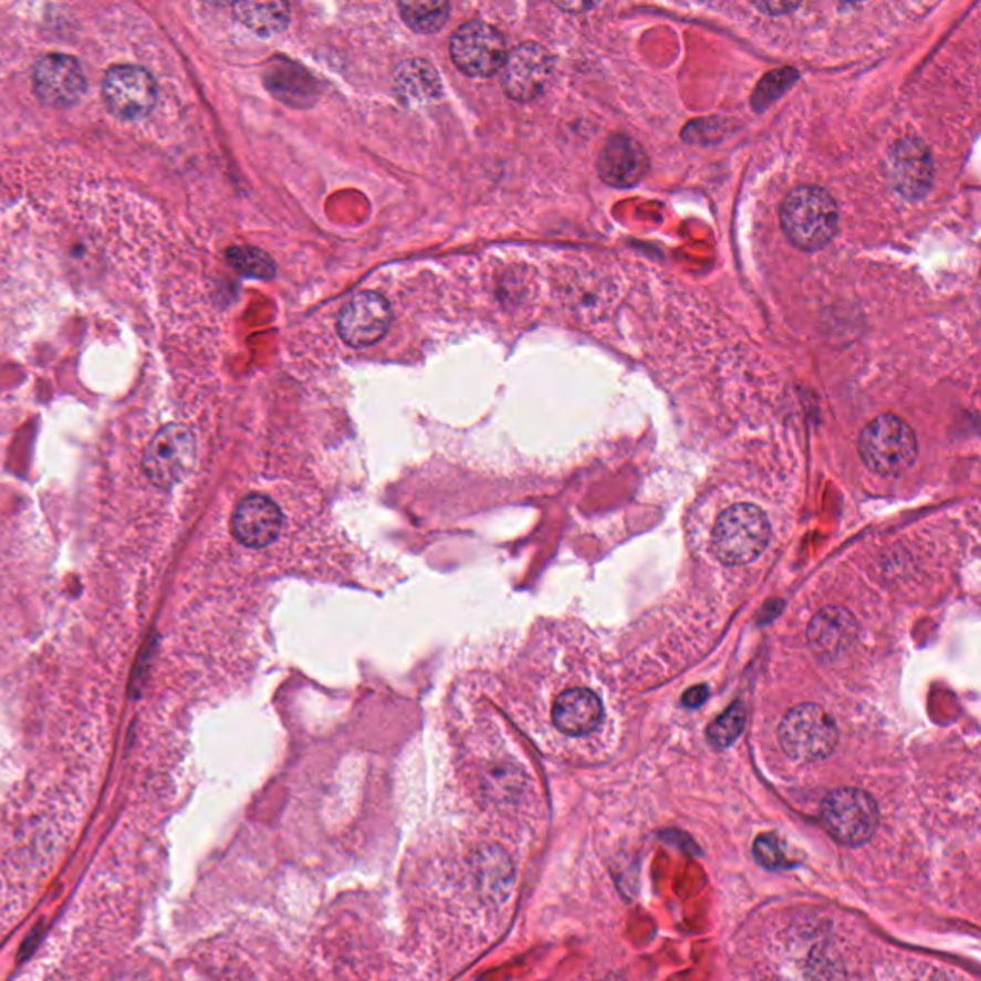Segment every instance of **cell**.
Returning a JSON list of instances; mask_svg holds the SVG:
<instances>
[{"label":"cell","mask_w":981,"mask_h":981,"mask_svg":"<svg viewBox=\"0 0 981 981\" xmlns=\"http://www.w3.org/2000/svg\"><path fill=\"white\" fill-rule=\"evenodd\" d=\"M838 221V206L823 188L797 187L782 201V230L800 250L824 248L836 234Z\"/></svg>","instance_id":"cell-1"},{"label":"cell","mask_w":981,"mask_h":981,"mask_svg":"<svg viewBox=\"0 0 981 981\" xmlns=\"http://www.w3.org/2000/svg\"><path fill=\"white\" fill-rule=\"evenodd\" d=\"M771 538L763 510L753 504H734L717 518L711 549L727 566H744L760 559Z\"/></svg>","instance_id":"cell-2"},{"label":"cell","mask_w":981,"mask_h":981,"mask_svg":"<svg viewBox=\"0 0 981 981\" xmlns=\"http://www.w3.org/2000/svg\"><path fill=\"white\" fill-rule=\"evenodd\" d=\"M917 452L915 431L897 416H878L860 431V459L874 472L884 476L902 472L917 460Z\"/></svg>","instance_id":"cell-3"},{"label":"cell","mask_w":981,"mask_h":981,"mask_svg":"<svg viewBox=\"0 0 981 981\" xmlns=\"http://www.w3.org/2000/svg\"><path fill=\"white\" fill-rule=\"evenodd\" d=\"M782 750L800 763L828 758L838 745V727L826 711L815 703L790 709L779 727Z\"/></svg>","instance_id":"cell-4"},{"label":"cell","mask_w":981,"mask_h":981,"mask_svg":"<svg viewBox=\"0 0 981 981\" xmlns=\"http://www.w3.org/2000/svg\"><path fill=\"white\" fill-rule=\"evenodd\" d=\"M821 818L826 832L839 844L863 845L878 828L880 813L867 792L839 789L824 797Z\"/></svg>","instance_id":"cell-5"},{"label":"cell","mask_w":981,"mask_h":981,"mask_svg":"<svg viewBox=\"0 0 981 981\" xmlns=\"http://www.w3.org/2000/svg\"><path fill=\"white\" fill-rule=\"evenodd\" d=\"M196 437L187 426L169 424L154 436L144 451V472L159 488H173L187 480L196 466Z\"/></svg>","instance_id":"cell-6"},{"label":"cell","mask_w":981,"mask_h":981,"mask_svg":"<svg viewBox=\"0 0 981 981\" xmlns=\"http://www.w3.org/2000/svg\"><path fill=\"white\" fill-rule=\"evenodd\" d=\"M507 41L486 22L460 25L451 39V58L468 77H491L507 62Z\"/></svg>","instance_id":"cell-7"},{"label":"cell","mask_w":981,"mask_h":981,"mask_svg":"<svg viewBox=\"0 0 981 981\" xmlns=\"http://www.w3.org/2000/svg\"><path fill=\"white\" fill-rule=\"evenodd\" d=\"M102 96L112 114L122 119H143L158 98V86L140 65H114L102 83Z\"/></svg>","instance_id":"cell-8"},{"label":"cell","mask_w":981,"mask_h":981,"mask_svg":"<svg viewBox=\"0 0 981 981\" xmlns=\"http://www.w3.org/2000/svg\"><path fill=\"white\" fill-rule=\"evenodd\" d=\"M554 73V60L545 46L523 43L507 56L502 65V88L516 102L535 101L545 93Z\"/></svg>","instance_id":"cell-9"},{"label":"cell","mask_w":981,"mask_h":981,"mask_svg":"<svg viewBox=\"0 0 981 981\" xmlns=\"http://www.w3.org/2000/svg\"><path fill=\"white\" fill-rule=\"evenodd\" d=\"M392 319L394 315L386 298L374 292H361L337 316V334L352 347H368L386 336Z\"/></svg>","instance_id":"cell-10"},{"label":"cell","mask_w":981,"mask_h":981,"mask_svg":"<svg viewBox=\"0 0 981 981\" xmlns=\"http://www.w3.org/2000/svg\"><path fill=\"white\" fill-rule=\"evenodd\" d=\"M33 86L43 104L67 108L83 98L86 91L85 73L75 58L49 54L33 67Z\"/></svg>","instance_id":"cell-11"},{"label":"cell","mask_w":981,"mask_h":981,"mask_svg":"<svg viewBox=\"0 0 981 981\" xmlns=\"http://www.w3.org/2000/svg\"><path fill=\"white\" fill-rule=\"evenodd\" d=\"M284 514L265 494H250L238 504L232 516V533L240 545L265 549L279 539Z\"/></svg>","instance_id":"cell-12"},{"label":"cell","mask_w":981,"mask_h":981,"mask_svg":"<svg viewBox=\"0 0 981 981\" xmlns=\"http://www.w3.org/2000/svg\"><path fill=\"white\" fill-rule=\"evenodd\" d=\"M648 167L650 159L645 148L635 138L622 135H616L604 144L596 161L601 179L616 188L635 187L648 173Z\"/></svg>","instance_id":"cell-13"},{"label":"cell","mask_w":981,"mask_h":981,"mask_svg":"<svg viewBox=\"0 0 981 981\" xmlns=\"http://www.w3.org/2000/svg\"><path fill=\"white\" fill-rule=\"evenodd\" d=\"M888 175L894 187L907 198H920L930 188L931 156L925 143L917 138H905L897 143L888 158Z\"/></svg>","instance_id":"cell-14"},{"label":"cell","mask_w":981,"mask_h":981,"mask_svg":"<svg viewBox=\"0 0 981 981\" xmlns=\"http://www.w3.org/2000/svg\"><path fill=\"white\" fill-rule=\"evenodd\" d=\"M604 719L601 698L588 688H570L552 703V723L566 737L595 732Z\"/></svg>","instance_id":"cell-15"},{"label":"cell","mask_w":981,"mask_h":981,"mask_svg":"<svg viewBox=\"0 0 981 981\" xmlns=\"http://www.w3.org/2000/svg\"><path fill=\"white\" fill-rule=\"evenodd\" d=\"M807 635L821 656L834 658L855 640L857 624L847 609L826 608L811 622Z\"/></svg>","instance_id":"cell-16"},{"label":"cell","mask_w":981,"mask_h":981,"mask_svg":"<svg viewBox=\"0 0 981 981\" xmlns=\"http://www.w3.org/2000/svg\"><path fill=\"white\" fill-rule=\"evenodd\" d=\"M472 865L476 880H478L483 896L493 899V901H501L509 896L510 886L514 880V867L510 863L509 855L502 852L501 847H494V845L481 847L473 855Z\"/></svg>","instance_id":"cell-17"},{"label":"cell","mask_w":981,"mask_h":981,"mask_svg":"<svg viewBox=\"0 0 981 981\" xmlns=\"http://www.w3.org/2000/svg\"><path fill=\"white\" fill-rule=\"evenodd\" d=\"M395 86L407 102L437 101L441 94V80L439 73L424 60H410L395 72Z\"/></svg>","instance_id":"cell-18"},{"label":"cell","mask_w":981,"mask_h":981,"mask_svg":"<svg viewBox=\"0 0 981 981\" xmlns=\"http://www.w3.org/2000/svg\"><path fill=\"white\" fill-rule=\"evenodd\" d=\"M234 12L238 20L259 36L280 35L290 23L286 2H238Z\"/></svg>","instance_id":"cell-19"},{"label":"cell","mask_w":981,"mask_h":981,"mask_svg":"<svg viewBox=\"0 0 981 981\" xmlns=\"http://www.w3.org/2000/svg\"><path fill=\"white\" fill-rule=\"evenodd\" d=\"M403 20L418 33H436L449 18V2L443 0H409L399 2Z\"/></svg>","instance_id":"cell-20"},{"label":"cell","mask_w":981,"mask_h":981,"mask_svg":"<svg viewBox=\"0 0 981 981\" xmlns=\"http://www.w3.org/2000/svg\"><path fill=\"white\" fill-rule=\"evenodd\" d=\"M227 259L232 269H237L238 273L244 274L248 279L269 280L276 273L273 259L258 248H248V246L230 248L227 251Z\"/></svg>","instance_id":"cell-21"},{"label":"cell","mask_w":981,"mask_h":981,"mask_svg":"<svg viewBox=\"0 0 981 981\" xmlns=\"http://www.w3.org/2000/svg\"><path fill=\"white\" fill-rule=\"evenodd\" d=\"M745 711L740 703H734L709 724L708 738L716 748H729L744 731Z\"/></svg>","instance_id":"cell-22"},{"label":"cell","mask_w":981,"mask_h":981,"mask_svg":"<svg viewBox=\"0 0 981 981\" xmlns=\"http://www.w3.org/2000/svg\"><path fill=\"white\" fill-rule=\"evenodd\" d=\"M794 80L795 73L792 72L769 73L763 83H761L760 88H758V93L753 96V104L758 106V109H761V106L773 102L786 86L792 85Z\"/></svg>","instance_id":"cell-23"},{"label":"cell","mask_w":981,"mask_h":981,"mask_svg":"<svg viewBox=\"0 0 981 981\" xmlns=\"http://www.w3.org/2000/svg\"><path fill=\"white\" fill-rule=\"evenodd\" d=\"M753 853H755V857H758L763 867H786V855H784L781 842L774 838V836H760V838L755 839Z\"/></svg>","instance_id":"cell-24"},{"label":"cell","mask_w":981,"mask_h":981,"mask_svg":"<svg viewBox=\"0 0 981 981\" xmlns=\"http://www.w3.org/2000/svg\"><path fill=\"white\" fill-rule=\"evenodd\" d=\"M706 698H708V688L695 687L690 688L688 692H685V696H682V703H685L687 708H700V706L706 702Z\"/></svg>","instance_id":"cell-25"},{"label":"cell","mask_w":981,"mask_h":981,"mask_svg":"<svg viewBox=\"0 0 981 981\" xmlns=\"http://www.w3.org/2000/svg\"><path fill=\"white\" fill-rule=\"evenodd\" d=\"M755 7L763 10V12H773V10H779V12H789V10H795L797 4H755Z\"/></svg>","instance_id":"cell-26"},{"label":"cell","mask_w":981,"mask_h":981,"mask_svg":"<svg viewBox=\"0 0 981 981\" xmlns=\"http://www.w3.org/2000/svg\"><path fill=\"white\" fill-rule=\"evenodd\" d=\"M562 8H566V10H573V8H575V7H562ZM577 8H580V10H585V8H593V4H587V7H577Z\"/></svg>","instance_id":"cell-27"}]
</instances>
